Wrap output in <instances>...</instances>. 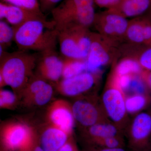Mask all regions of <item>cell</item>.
Wrapping results in <instances>:
<instances>
[{"instance_id":"obj_1","label":"cell","mask_w":151,"mask_h":151,"mask_svg":"<svg viewBox=\"0 0 151 151\" xmlns=\"http://www.w3.org/2000/svg\"><path fill=\"white\" fill-rule=\"evenodd\" d=\"M14 41L20 50L41 52L55 50L58 31L53 21L33 20L13 27Z\"/></svg>"},{"instance_id":"obj_2","label":"cell","mask_w":151,"mask_h":151,"mask_svg":"<svg viewBox=\"0 0 151 151\" xmlns=\"http://www.w3.org/2000/svg\"><path fill=\"white\" fill-rule=\"evenodd\" d=\"M37 57L25 50L8 53L0 47L1 85L6 84L15 89L25 86L31 77Z\"/></svg>"},{"instance_id":"obj_3","label":"cell","mask_w":151,"mask_h":151,"mask_svg":"<svg viewBox=\"0 0 151 151\" xmlns=\"http://www.w3.org/2000/svg\"><path fill=\"white\" fill-rule=\"evenodd\" d=\"M108 119L124 132L129 122L126 107V96L111 79L100 98Z\"/></svg>"},{"instance_id":"obj_4","label":"cell","mask_w":151,"mask_h":151,"mask_svg":"<svg viewBox=\"0 0 151 151\" xmlns=\"http://www.w3.org/2000/svg\"><path fill=\"white\" fill-rule=\"evenodd\" d=\"M132 151L151 150V108L134 115L124 131Z\"/></svg>"},{"instance_id":"obj_5","label":"cell","mask_w":151,"mask_h":151,"mask_svg":"<svg viewBox=\"0 0 151 151\" xmlns=\"http://www.w3.org/2000/svg\"><path fill=\"white\" fill-rule=\"evenodd\" d=\"M74 119L83 127L88 128L98 123L111 122L106 116L100 99H79L72 108Z\"/></svg>"},{"instance_id":"obj_6","label":"cell","mask_w":151,"mask_h":151,"mask_svg":"<svg viewBox=\"0 0 151 151\" xmlns=\"http://www.w3.org/2000/svg\"><path fill=\"white\" fill-rule=\"evenodd\" d=\"M93 24L102 35L116 37L126 35L129 23L127 18L107 10L96 13Z\"/></svg>"},{"instance_id":"obj_7","label":"cell","mask_w":151,"mask_h":151,"mask_svg":"<svg viewBox=\"0 0 151 151\" xmlns=\"http://www.w3.org/2000/svg\"><path fill=\"white\" fill-rule=\"evenodd\" d=\"M92 44L89 54L85 60L86 72L97 75L101 68L111 61L110 52L99 36L91 33Z\"/></svg>"},{"instance_id":"obj_8","label":"cell","mask_w":151,"mask_h":151,"mask_svg":"<svg viewBox=\"0 0 151 151\" xmlns=\"http://www.w3.org/2000/svg\"><path fill=\"white\" fill-rule=\"evenodd\" d=\"M0 19H5L13 27L19 26L27 22L33 20H47L44 14H40L1 2L0 3Z\"/></svg>"},{"instance_id":"obj_9","label":"cell","mask_w":151,"mask_h":151,"mask_svg":"<svg viewBox=\"0 0 151 151\" xmlns=\"http://www.w3.org/2000/svg\"><path fill=\"white\" fill-rule=\"evenodd\" d=\"M96 82V74L85 71L71 78H64L58 84V87L63 94L77 96L92 89Z\"/></svg>"},{"instance_id":"obj_10","label":"cell","mask_w":151,"mask_h":151,"mask_svg":"<svg viewBox=\"0 0 151 151\" xmlns=\"http://www.w3.org/2000/svg\"><path fill=\"white\" fill-rule=\"evenodd\" d=\"M42 53L38 70L42 78L52 81H58L62 76L63 60L58 55L55 50Z\"/></svg>"},{"instance_id":"obj_11","label":"cell","mask_w":151,"mask_h":151,"mask_svg":"<svg viewBox=\"0 0 151 151\" xmlns=\"http://www.w3.org/2000/svg\"><path fill=\"white\" fill-rule=\"evenodd\" d=\"M49 118L55 127L67 134L72 132L75 119L72 109L65 103L62 101L55 103L50 111Z\"/></svg>"},{"instance_id":"obj_12","label":"cell","mask_w":151,"mask_h":151,"mask_svg":"<svg viewBox=\"0 0 151 151\" xmlns=\"http://www.w3.org/2000/svg\"><path fill=\"white\" fill-rule=\"evenodd\" d=\"M4 141L9 148L16 150L25 147L31 137L29 128L22 124L10 125L4 131Z\"/></svg>"},{"instance_id":"obj_13","label":"cell","mask_w":151,"mask_h":151,"mask_svg":"<svg viewBox=\"0 0 151 151\" xmlns=\"http://www.w3.org/2000/svg\"><path fill=\"white\" fill-rule=\"evenodd\" d=\"M57 31L58 40L60 52L63 57L85 60L70 30L65 28Z\"/></svg>"},{"instance_id":"obj_14","label":"cell","mask_w":151,"mask_h":151,"mask_svg":"<svg viewBox=\"0 0 151 151\" xmlns=\"http://www.w3.org/2000/svg\"><path fill=\"white\" fill-rule=\"evenodd\" d=\"M151 0H122L119 5L108 11L125 17H139L148 11Z\"/></svg>"},{"instance_id":"obj_15","label":"cell","mask_w":151,"mask_h":151,"mask_svg":"<svg viewBox=\"0 0 151 151\" xmlns=\"http://www.w3.org/2000/svg\"><path fill=\"white\" fill-rule=\"evenodd\" d=\"M25 86L33 95L35 101L38 105H45L51 99L53 93L52 86L42 77L30 78Z\"/></svg>"},{"instance_id":"obj_16","label":"cell","mask_w":151,"mask_h":151,"mask_svg":"<svg viewBox=\"0 0 151 151\" xmlns=\"http://www.w3.org/2000/svg\"><path fill=\"white\" fill-rule=\"evenodd\" d=\"M67 134L56 127H52L44 132L41 138L44 151H58L66 142Z\"/></svg>"},{"instance_id":"obj_17","label":"cell","mask_w":151,"mask_h":151,"mask_svg":"<svg viewBox=\"0 0 151 151\" xmlns=\"http://www.w3.org/2000/svg\"><path fill=\"white\" fill-rule=\"evenodd\" d=\"M94 0H63L51 11L52 20L86 7L94 6Z\"/></svg>"},{"instance_id":"obj_18","label":"cell","mask_w":151,"mask_h":151,"mask_svg":"<svg viewBox=\"0 0 151 151\" xmlns=\"http://www.w3.org/2000/svg\"><path fill=\"white\" fill-rule=\"evenodd\" d=\"M87 129L89 135L95 142L109 137L124 134L123 131L111 122L98 123Z\"/></svg>"},{"instance_id":"obj_19","label":"cell","mask_w":151,"mask_h":151,"mask_svg":"<svg viewBox=\"0 0 151 151\" xmlns=\"http://www.w3.org/2000/svg\"><path fill=\"white\" fill-rule=\"evenodd\" d=\"M126 107L128 115H135L142 112L151 104V96L133 94L126 96Z\"/></svg>"},{"instance_id":"obj_20","label":"cell","mask_w":151,"mask_h":151,"mask_svg":"<svg viewBox=\"0 0 151 151\" xmlns=\"http://www.w3.org/2000/svg\"><path fill=\"white\" fill-rule=\"evenodd\" d=\"M66 28L71 31L86 60L92 44V33L89 32L88 28L80 26H73Z\"/></svg>"},{"instance_id":"obj_21","label":"cell","mask_w":151,"mask_h":151,"mask_svg":"<svg viewBox=\"0 0 151 151\" xmlns=\"http://www.w3.org/2000/svg\"><path fill=\"white\" fill-rule=\"evenodd\" d=\"M143 69L137 59L132 58H125L116 65L113 75L120 76L141 75Z\"/></svg>"},{"instance_id":"obj_22","label":"cell","mask_w":151,"mask_h":151,"mask_svg":"<svg viewBox=\"0 0 151 151\" xmlns=\"http://www.w3.org/2000/svg\"><path fill=\"white\" fill-rule=\"evenodd\" d=\"M144 20L145 18H139L129 23L126 35L133 43L145 44Z\"/></svg>"},{"instance_id":"obj_23","label":"cell","mask_w":151,"mask_h":151,"mask_svg":"<svg viewBox=\"0 0 151 151\" xmlns=\"http://www.w3.org/2000/svg\"><path fill=\"white\" fill-rule=\"evenodd\" d=\"M86 71V61L84 60L64 58L62 77L71 78Z\"/></svg>"},{"instance_id":"obj_24","label":"cell","mask_w":151,"mask_h":151,"mask_svg":"<svg viewBox=\"0 0 151 151\" xmlns=\"http://www.w3.org/2000/svg\"><path fill=\"white\" fill-rule=\"evenodd\" d=\"M133 94H145L151 96L141 74L132 75L129 87L125 95L126 96Z\"/></svg>"},{"instance_id":"obj_25","label":"cell","mask_w":151,"mask_h":151,"mask_svg":"<svg viewBox=\"0 0 151 151\" xmlns=\"http://www.w3.org/2000/svg\"><path fill=\"white\" fill-rule=\"evenodd\" d=\"M14 31L6 22L1 20L0 21V46L3 48L8 46L14 41Z\"/></svg>"},{"instance_id":"obj_26","label":"cell","mask_w":151,"mask_h":151,"mask_svg":"<svg viewBox=\"0 0 151 151\" xmlns=\"http://www.w3.org/2000/svg\"><path fill=\"white\" fill-rule=\"evenodd\" d=\"M3 2L40 14H44L39 0H2Z\"/></svg>"},{"instance_id":"obj_27","label":"cell","mask_w":151,"mask_h":151,"mask_svg":"<svg viewBox=\"0 0 151 151\" xmlns=\"http://www.w3.org/2000/svg\"><path fill=\"white\" fill-rule=\"evenodd\" d=\"M96 143L101 147L110 149L123 148L125 145L123 135L105 138L97 141Z\"/></svg>"},{"instance_id":"obj_28","label":"cell","mask_w":151,"mask_h":151,"mask_svg":"<svg viewBox=\"0 0 151 151\" xmlns=\"http://www.w3.org/2000/svg\"><path fill=\"white\" fill-rule=\"evenodd\" d=\"M137 60L143 70L151 71V46L141 52Z\"/></svg>"},{"instance_id":"obj_29","label":"cell","mask_w":151,"mask_h":151,"mask_svg":"<svg viewBox=\"0 0 151 151\" xmlns=\"http://www.w3.org/2000/svg\"><path fill=\"white\" fill-rule=\"evenodd\" d=\"M16 97L12 92L8 90H2L0 93V105L1 107L9 106L13 104Z\"/></svg>"},{"instance_id":"obj_30","label":"cell","mask_w":151,"mask_h":151,"mask_svg":"<svg viewBox=\"0 0 151 151\" xmlns=\"http://www.w3.org/2000/svg\"><path fill=\"white\" fill-rule=\"evenodd\" d=\"M63 0H39L40 8L42 12H48L56 6L57 5L61 2Z\"/></svg>"},{"instance_id":"obj_31","label":"cell","mask_w":151,"mask_h":151,"mask_svg":"<svg viewBox=\"0 0 151 151\" xmlns=\"http://www.w3.org/2000/svg\"><path fill=\"white\" fill-rule=\"evenodd\" d=\"M94 4L100 8L111 9L119 5L122 0H94Z\"/></svg>"},{"instance_id":"obj_32","label":"cell","mask_w":151,"mask_h":151,"mask_svg":"<svg viewBox=\"0 0 151 151\" xmlns=\"http://www.w3.org/2000/svg\"><path fill=\"white\" fill-rule=\"evenodd\" d=\"M141 76L145 82L146 85L151 96V71L143 70Z\"/></svg>"},{"instance_id":"obj_33","label":"cell","mask_w":151,"mask_h":151,"mask_svg":"<svg viewBox=\"0 0 151 151\" xmlns=\"http://www.w3.org/2000/svg\"><path fill=\"white\" fill-rule=\"evenodd\" d=\"M58 151H73V149L72 146L70 144H65Z\"/></svg>"},{"instance_id":"obj_34","label":"cell","mask_w":151,"mask_h":151,"mask_svg":"<svg viewBox=\"0 0 151 151\" xmlns=\"http://www.w3.org/2000/svg\"><path fill=\"white\" fill-rule=\"evenodd\" d=\"M97 151H126L123 148H106L101 147L98 149Z\"/></svg>"},{"instance_id":"obj_35","label":"cell","mask_w":151,"mask_h":151,"mask_svg":"<svg viewBox=\"0 0 151 151\" xmlns=\"http://www.w3.org/2000/svg\"><path fill=\"white\" fill-rule=\"evenodd\" d=\"M33 151H44V150L41 147H36L35 148V149Z\"/></svg>"},{"instance_id":"obj_36","label":"cell","mask_w":151,"mask_h":151,"mask_svg":"<svg viewBox=\"0 0 151 151\" xmlns=\"http://www.w3.org/2000/svg\"><path fill=\"white\" fill-rule=\"evenodd\" d=\"M147 12L148 13V17L151 20V6L148 11Z\"/></svg>"},{"instance_id":"obj_37","label":"cell","mask_w":151,"mask_h":151,"mask_svg":"<svg viewBox=\"0 0 151 151\" xmlns=\"http://www.w3.org/2000/svg\"><path fill=\"white\" fill-rule=\"evenodd\" d=\"M147 151H151V150H150Z\"/></svg>"}]
</instances>
